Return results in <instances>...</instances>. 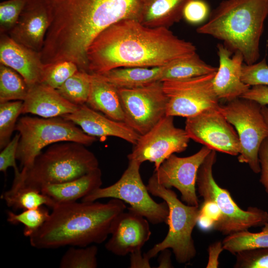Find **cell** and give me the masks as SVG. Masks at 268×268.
Masks as SVG:
<instances>
[{
    "mask_svg": "<svg viewBox=\"0 0 268 268\" xmlns=\"http://www.w3.org/2000/svg\"><path fill=\"white\" fill-rule=\"evenodd\" d=\"M90 74V90L86 104L111 119L124 122V115L118 89L102 75Z\"/></svg>",
    "mask_w": 268,
    "mask_h": 268,
    "instance_id": "603a6c76",
    "label": "cell"
},
{
    "mask_svg": "<svg viewBox=\"0 0 268 268\" xmlns=\"http://www.w3.org/2000/svg\"><path fill=\"white\" fill-rule=\"evenodd\" d=\"M146 0H45L50 18L41 51L45 64L68 61L88 72L87 50L94 38L123 20H138Z\"/></svg>",
    "mask_w": 268,
    "mask_h": 268,
    "instance_id": "6da1fadb",
    "label": "cell"
},
{
    "mask_svg": "<svg viewBox=\"0 0 268 268\" xmlns=\"http://www.w3.org/2000/svg\"><path fill=\"white\" fill-rule=\"evenodd\" d=\"M268 16V0H224L197 29L201 34L222 41L233 53L240 52L245 64L260 58V42Z\"/></svg>",
    "mask_w": 268,
    "mask_h": 268,
    "instance_id": "277c9868",
    "label": "cell"
},
{
    "mask_svg": "<svg viewBox=\"0 0 268 268\" xmlns=\"http://www.w3.org/2000/svg\"><path fill=\"white\" fill-rule=\"evenodd\" d=\"M185 130L190 139L211 150L233 156L240 153L238 134L219 108L209 109L187 118Z\"/></svg>",
    "mask_w": 268,
    "mask_h": 268,
    "instance_id": "5bb4252c",
    "label": "cell"
},
{
    "mask_svg": "<svg viewBox=\"0 0 268 268\" xmlns=\"http://www.w3.org/2000/svg\"><path fill=\"white\" fill-rule=\"evenodd\" d=\"M90 81V73L78 70L56 90L66 100L79 106L87 102Z\"/></svg>",
    "mask_w": 268,
    "mask_h": 268,
    "instance_id": "f546056e",
    "label": "cell"
},
{
    "mask_svg": "<svg viewBox=\"0 0 268 268\" xmlns=\"http://www.w3.org/2000/svg\"><path fill=\"white\" fill-rule=\"evenodd\" d=\"M45 206L26 209L18 214L8 211L7 221L13 225L19 223L23 224V234L25 236L29 237L37 231L49 217L50 213Z\"/></svg>",
    "mask_w": 268,
    "mask_h": 268,
    "instance_id": "4dcf8cb0",
    "label": "cell"
},
{
    "mask_svg": "<svg viewBox=\"0 0 268 268\" xmlns=\"http://www.w3.org/2000/svg\"><path fill=\"white\" fill-rule=\"evenodd\" d=\"M141 163L129 160L128 167L121 178L114 184L100 187L81 199L82 201H94L100 199H117L130 204L148 221L157 224L167 223L169 208L164 201L158 203L150 196L141 179L139 169Z\"/></svg>",
    "mask_w": 268,
    "mask_h": 268,
    "instance_id": "30bf717a",
    "label": "cell"
},
{
    "mask_svg": "<svg viewBox=\"0 0 268 268\" xmlns=\"http://www.w3.org/2000/svg\"><path fill=\"white\" fill-rule=\"evenodd\" d=\"M23 101L0 103V148L2 149L10 141V137L22 114Z\"/></svg>",
    "mask_w": 268,
    "mask_h": 268,
    "instance_id": "1f68e13d",
    "label": "cell"
},
{
    "mask_svg": "<svg viewBox=\"0 0 268 268\" xmlns=\"http://www.w3.org/2000/svg\"><path fill=\"white\" fill-rule=\"evenodd\" d=\"M0 63L17 72L30 87L42 83L47 68L37 52L21 45L8 34H0Z\"/></svg>",
    "mask_w": 268,
    "mask_h": 268,
    "instance_id": "ac0fdd59",
    "label": "cell"
},
{
    "mask_svg": "<svg viewBox=\"0 0 268 268\" xmlns=\"http://www.w3.org/2000/svg\"><path fill=\"white\" fill-rule=\"evenodd\" d=\"M29 89L25 80L17 72L0 65V103L24 101Z\"/></svg>",
    "mask_w": 268,
    "mask_h": 268,
    "instance_id": "f1b7e54d",
    "label": "cell"
},
{
    "mask_svg": "<svg viewBox=\"0 0 268 268\" xmlns=\"http://www.w3.org/2000/svg\"><path fill=\"white\" fill-rule=\"evenodd\" d=\"M49 23L45 0H27L16 24L8 34L17 43L41 52Z\"/></svg>",
    "mask_w": 268,
    "mask_h": 268,
    "instance_id": "e0dca14e",
    "label": "cell"
},
{
    "mask_svg": "<svg viewBox=\"0 0 268 268\" xmlns=\"http://www.w3.org/2000/svg\"><path fill=\"white\" fill-rule=\"evenodd\" d=\"M216 161V151L211 150L199 167L196 180L198 193L203 201L213 202L221 212V217L212 229L227 236L263 226L268 222V212L256 206H249L246 210L241 208L229 192L216 182L212 174Z\"/></svg>",
    "mask_w": 268,
    "mask_h": 268,
    "instance_id": "52a82bcc",
    "label": "cell"
},
{
    "mask_svg": "<svg viewBox=\"0 0 268 268\" xmlns=\"http://www.w3.org/2000/svg\"><path fill=\"white\" fill-rule=\"evenodd\" d=\"M130 265L131 268H149L150 259L144 254L142 255L141 250H138L131 254Z\"/></svg>",
    "mask_w": 268,
    "mask_h": 268,
    "instance_id": "7bdbcfd3",
    "label": "cell"
},
{
    "mask_svg": "<svg viewBox=\"0 0 268 268\" xmlns=\"http://www.w3.org/2000/svg\"><path fill=\"white\" fill-rule=\"evenodd\" d=\"M241 78L244 83L250 87L257 85H268V65L266 59L252 64L244 63Z\"/></svg>",
    "mask_w": 268,
    "mask_h": 268,
    "instance_id": "8d00e7d4",
    "label": "cell"
},
{
    "mask_svg": "<svg viewBox=\"0 0 268 268\" xmlns=\"http://www.w3.org/2000/svg\"><path fill=\"white\" fill-rule=\"evenodd\" d=\"M219 67L213 80L215 93L227 102L240 97L250 87L242 80L244 58L239 52L234 53L223 44L217 46Z\"/></svg>",
    "mask_w": 268,
    "mask_h": 268,
    "instance_id": "d6986e66",
    "label": "cell"
},
{
    "mask_svg": "<svg viewBox=\"0 0 268 268\" xmlns=\"http://www.w3.org/2000/svg\"><path fill=\"white\" fill-rule=\"evenodd\" d=\"M98 248L95 245L80 248L71 246L62 257L61 268H96Z\"/></svg>",
    "mask_w": 268,
    "mask_h": 268,
    "instance_id": "d6a6232c",
    "label": "cell"
},
{
    "mask_svg": "<svg viewBox=\"0 0 268 268\" xmlns=\"http://www.w3.org/2000/svg\"><path fill=\"white\" fill-rule=\"evenodd\" d=\"M126 208L124 202L117 199L106 203L81 201L57 204L48 220L29 237L30 245L42 249L101 244L110 234L115 218Z\"/></svg>",
    "mask_w": 268,
    "mask_h": 268,
    "instance_id": "3957f363",
    "label": "cell"
},
{
    "mask_svg": "<svg viewBox=\"0 0 268 268\" xmlns=\"http://www.w3.org/2000/svg\"><path fill=\"white\" fill-rule=\"evenodd\" d=\"M190 0H146L138 18L149 27L168 28L183 17L184 8Z\"/></svg>",
    "mask_w": 268,
    "mask_h": 268,
    "instance_id": "cb8c5ba5",
    "label": "cell"
},
{
    "mask_svg": "<svg viewBox=\"0 0 268 268\" xmlns=\"http://www.w3.org/2000/svg\"><path fill=\"white\" fill-rule=\"evenodd\" d=\"M15 130L20 135L16 152L21 170L29 168L46 146L53 143L74 141L88 146L96 137L84 133L71 121L62 117L49 118L24 116L17 122Z\"/></svg>",
    "mask_w": 268,
    "mask_h": 268,
    "instance_id": "ba28073f",
    "label": "cell"
},
{
    "mask_svg": "<svg viewBox=\"0 0 268 268\" xmlns=\"http://www.w3.org/2000/svg\"><path fill=\"white\" fill-rule=\"evenodd\" d=\"M158 257V268H173L171 262V252L168 249H164L160 252Z\"/></svg>",
    "mask_w": 268,
    "mask_h": 268,
    "instance_id": "ee69618b",
    "label": "cell"
},
{
    "mask_svg": "<svg viewBox=\"0 0 268 268\" xmlns=\"http://www.w3.org/2000/svg\"><path fill=\"white\" fill-rule=\"evenodd\" d=\"M235 255L234 268H268V247L244 250Z\"/></svg>",
    "mask_w": 268,
    "mask_h": 268,
    "instance_id": "d590c367",
    "label": "cell"
},
{
    "mask_svg": "<svg viewBox=\"0 0 268 268\" xmlns=\"http://www.w3.org/2000/svg\"><path fill=\"white\" fill-rule=\"evenodd\" d=\"M20 135L16 134L9 142L4 147L0 153V171L6 174L8 167H12L14 175L19 174L20 171L16 165V152Z\"/></svg>",
    "mask_w": 268,
    "mask_h": 268,
    "instance_id": "f35d334b",
    "label": "cell"
},
{
    "mask_svg": "<svg viewBox=\"0 0 268 268\" xmlns=\"http://www.w3.org/2000/svg\"><path fill=\"white\" fill-rule=\"evenodd\" d=\"M215 73L163 81L168 98L166 115L187 118L209 109L219 108V99L213 85Z\"/></svg>",
    "mask_w": 268,
    "mask_h": 268,
    "instance_id": "7c38bea8",
    "label": "cell"
},
{
    "mask_svg": "<svg viewBox=\"0 0 268 268\" xmlns=\"http://www.w3.org/2000/svg\"><path fill=\"white\" fill-rule=\"evenodd\" d=\"M211 151L209 147L203 146L189 156L181 157L172 154L154 171L158 183L166 188H175L180 192L183 202L199 206L196 193L197 173Z\"/></svg>",
    "mask_w": 268,
    "mask_h": 268,
    "instance_id": "9a60e30c",
    "label": "cell"
},
{
    "mask_svg": "<svg viewBox=\"0 0 268 268\" xmlns=\"http://www.w3.org/2000/svg\"><path fill=\"white\" fill-rule=\"evenodd\" d=\"M78 107L64 98L56 89L39 83L29 87L23 101L22 114L45 118L62 117L74 112Z\"/></svg>",
    "mask_w": 268,
    "mask_h": 268,
    "instance_id": "44dd1931",
    "label": "cell"
},
{
    "mask_svg": "<svg viewBox=\"0 0 268 268\" xmlns=\"http://www.w3.org/2000/svg\"><path fill=\"white\" fill-rule=\"evenodd\" d=\"M223 247L233 255L244 250L268 247V222L261 231H239L227 235L222 241Z\"/></svg>",
    "mask_w": 268,
    "mask_h": 268,
    "instance_id": "83f0119b",
    "label": "cell"
},
{
    "mask_svg": "<svg viewBox=\"0 0 268 268\" xmlns=\"http://www.w3.org/2000/svg\"><path fill=\"white\" fill-rule=\"evenodd\" d=\"M261 168L260 181L268 197V137L262 142L259 150Z\"/></svg>",
    "mask_w": 268,
    "mask_h": 268,
    "instance_id": "ab89813d",
    "label": "cell"
},
{
    "mask_svg": "<svg viewBox=\"0 0 268 268\" xmlns=\"http://www.w3.org/2000/svg\"><path fill=\"white\" fill-rule=\"evenodd\" d=\"M78 70L77 65L71 61H61L47 65L42 83L57 89Z\"/></svg>",
    "mask_w": 268,
    "mask_h": 268,
    "instance_id": "836d02e7",
    "label": "cell"
},
{
    "mask_svg": "<svg viewBox=\"0 0 268 268\" xmlns=\"http://www.w3.org/2000/svg\"><path fill=\"white\" fill-rule=\"evenodd\" d=\"M98 168L97 157L85 145L62 142L41 152L29 168L14 176L11 187H29L41 191L47 185L70 181Z\"/></svg>",
    "mask_w": 268,
    "mask_h": 268,
    "instance_id": "5b68a950",
    "label": "cell"
},
{
    "mask_svg": "<svg viewBox=\"0 0 268 268\" xmlns=\"http://www.w3.org/2000/svg\"><path fill=\"white\" fill-rule=\"evenodd\" d=\"M195 53L193 43L178 38L168 28L149 27L136 19H125L104 29L91 42L86 53L88 72L162 67Z\"/></svg>",
    "mask_w": 268,
    "mask_h": 268,
    "instance_id": "7a4b0ae2",
    "label": "cell"
},
{
    "mask_svg": "<svg viewBox=\"0 0 268 268\" xmlns=\"http://www.w3.org/2000/svg\"><path fill=\"white\" fill-rule=\"evenodd\" d=\"M224 250L222 243L216 241L211 244L208 248V259L206 267L207 268H217L219 267V257L220 253Z\"/></svg>",
    "mask_w": 268,
    "mask_h": 268,
    "instance_id": "b9f144b4",
    "label": "cell"
},
{
    "mask_svg": "<svg viewBox=\"0 0 268 268\" xmlns=\"http://www.w3.org/2000/svg\"><path fill=\"white\" fill-rule=\"evenodd\" d=\"M262 111L265 121L268 126V107L267 105H262Z\"/></svg>",
    "mask_w": 268,
    "mask_h": 268,
    "instance_id": "f6af8a7d",
    "label": "cell"
},
{
    "mask_svg": "<svg viewBox=\"0 0 268 268\" xmlns=\"http://www.w3.org/2000/svg\"><path fill=\"white\" fill-rule=\"evenodd\" d=\"M262 108L259 103L242 97L219 107L220 111L238 134L241 146L238 161L247 163L256 174L261 171L259 148L263 140L268 137V126Z\"/></svg>",
    "mask_w": 268,
    "mask_h": 268,
    "instance_id": "9c48e42d",
    "label": "cell"
},
{
    "mask_svg": "<svg viewBox=\"0 0 268 268\" xmlns=\"http://www.w3.org/2000/svg\"><path fill=\"white\" fill-rule=\"evenodd\" d=\"M209 7L203 0H190L186 4L183 17L189 23L198 24L209 16Z\"/></svg>",
    "mask_w": 268,
    "mask_h": 268,
    "instance_id": "74e56055",
    "label": "cell"
},
{
    "mask_svg": "<svg viewBox=\"0 0 268 268\" xmlns=\"http://www.w3.org/2000/svg\"><path fill=\"white\" fill-rule=\"evenodd\" d=\"M118 91L124 122L139 134L146 133L166 115L168 98L162 81Z\"/></svg>",
    "mask_w": 268,
    "mask_h": 268,
    "instance_id": "8fae6325",
    "label": "cell"
},
{
    "mask_svg": "<svg viewBox=\"0 0 268 268\" xmlns=\"http://www.w3.org/2000/svg\"><path fill=\"white\" fill-rule=\"evenodd\" d=\"M27 0H6L0 3V33L14 27Z\"/></svg>",
    "mask_w": 268,
    "mask_h": 268,
    "instance_id": "e575fe53",
    "label": "cell"
},
{
    "mask_svg": "<svg viewBox=\"0 0 268 268\" xmlns=\"http://www.w3.org/2000/svg\"><path fill=\"white\" fill-rule=\"evenodd\" d=\"M102 184V172L98 168L74 180L47 185L41 192L57 204L76 201L101 187Z\"/></svg>",
    "mask_w": 268,
    "mask_h": 268,
    "instance_id": "7402d4cb",
    "label": "cell"
},
{
    "mask_svg": "<svg viewBox=\"0 0 268 268\" xmlns=\"http://www.w3.org/2000/svg\"><path fill=\"white\" fill-rule=\"evenodd\" d=\"M6 205L14 210H23L46 205L53 208L56 205L48 196L29 187H11L2 196Z\"/></svg>",
    "mask_w": 268,
    "mask_h": 268,
    "instance_id": "4316f807",
    "label": "cell"
},
{
    "mask_svg": "<svg viewBox=\"0 0 268 268\" xmlns=\"http://www.w3.org/2000/svg\"><path fill=\"white\" fill-rule=\"evenodd\" d=\"M110 234L105 248L115 255L124 256L141 250L151 232L148 220L130 207L115 218Z\"/></svg>",
    "mask_w": 268,
    "mask_h": 268,
    "instance_id": "2e32d148",
    "label": "cell"
},
{
    "mask_svg": "<svg viewBox=\"0 0 268 268\" xmlns=\"http://www.w3.org/2000/svg\"><path fill=\"white\" fill-rule=\"evenodd\" d=\"M240 97L254 100L261 105H268V85L251 86Z\"/></svg>",
    "mask_w": 268,
    "mask_h": 268,
    "instance_id": "60d3db41",
    "label": "cell"
},
{
    "mask_svg": "<svg viewBox=\"0 0 268 268\" xmlns=\"http://www.w3.org/2000/svg\"><path fill=\"white\" fill-rule=\"evenodd\" d=\"M217 67L207 64L197 53L174 60L162 67L161 81L184 79L216 72Z\"/></svg>",
    "mask_w": 268,
    "mask_h": 268,
    "instance_id": "484cf974",
    "label": "cell"
},
{
    "mask_svg": "<svg viewBox=\"0 0 268 268\" xmlns=\"http://www.w3.org/2000/svg\"><path fill=\"white\" fill-rule=\"evenodd\" d=\"M190 139L185 129L175 126L174 117L166 115L148 132L140 135L128 158L141 164L146 161L154 163L155 171L171 155L185 151Z\"/></svg>",
    "mask_w": 268,
    "mask_h": 268,
    "instance_id": "4fadbf2b",
    "label": "cell"
},
{
    "mask_svg": "<svg viewBox=\"0 0 268 268\" xmlns=\"http://www.w3.org/2000/svg\"><path fill=\"white\" fill-rule=\"evenodd\" d=\"M162 67H120L100 74L117 89L133 88L160 81Z\"/></svg>",
    "mask_w": 268,
    "mask_h": 268,
    "instance_id": "d4e9b609",
    "label": "cell"
},
{
    "mask_svg": "<svg viewBox=\"0 0 268 268\" xmlns=\"http://www.w3.org/2000/svg\"><path fill=\"white\" fill-rule=\"evenodd\" d=\"M62 117L72 121L86 134L94 137L115 136L134 145L140 136L124 122L111 119L86 104Z\"/></svg>",
    "mask_w": 268,
    "mask_h": 268,
    "instance_id": "ffe728a7",
    "label": "cell"
},
{
    "mask_svg": "<svg viewBox=\"0 0 268 268\" xmlns=\"http://www.w3.org/2000/svg\"><path fill=\"white\" fill-rule=\"evenodd\" d=\"M146 188L150 194L161 198L167 203L169 229L165 238L144 254L150 260L161 251L171 249L178 263L189 262L197 254L192 232L197 223L199 206L182 202L175 192L158 183L154 173L149 178Z\"/></svg>",
    "mask_w": 268,
    "mask_h": 268,
    "instance_id": "8992f818",
    "label": "cell"
}]
</instances>
